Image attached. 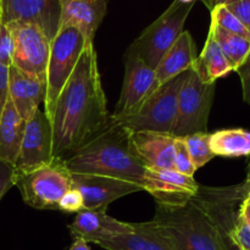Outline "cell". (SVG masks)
<instances>
[{
    "label": "cell",
    "instance_id": "obj_35",
    "mask_svg": "<svg viewBox=\"0 0 250 250\" xmlns=\"http://www.w3.org/2000/svg\"><path fill=\"white\" fill-rule=\"evenodd\" d=\"M205 1V5H207L208 7H209V10L211 11L214 7L219 6V5H227L229 2L233 1V0H204Z\"/></svg>",
    "mask_w": 250,
    "mask_h": 250
},
{
    "label": "cell",
    "instance_id": "obj_2",
    "mask_svg": "<svg viewBox=\"0 0 250 250\" xmlns=\"http://www.w3.org/2000/svg\"><path fill=\"white\" fill-rule=\"evenodd\" d=\"M242 199L239 185L199 187L183 204L156 202L155 216L148 224L175 250H229L226 222Z\"/></svg>",
    "mask_w": 250,
    "mask_h": 250
},
{
    "label": "cell",
    "instance_id": "obj_27",
    "mask_svg": "<svg viewBox=\"0 0 250 250\" xmlns=\"http://www.w3.org/2000/svg\"><path fill=\"white\" fill-rule=\"evenodd\" d=\"M12 53H14V39L10 27L0 22V65L11 67Z\"/></svg>",
    "mask_w": 250,
    "mask_h": 250
},
{
    "label": "cell",
    "instance_id": "obj_30",
    "mask_svg": "<svg viewBox=\"0 0 250 250\" xmlns=\"http://www.w3.org/2000/svg\"><path fill=\"white\" fill-rule=\"evenodd\" d=\"M15 186V166L0 160V200Z\"/></svg>",
    "mask_w": 250,
    "mask_h": 250
},
{
    "label": "cell",
    "instance_id": "obj_11",
    "mask_svg": "<svg viewBox=\"0 0 250 250\" xmlns=\"http://www.w3.org/2000/svg\"><path fill=\"white\" fill-rule=\"evenodd\" d=\"M53 158V126L45 112L38 109L26 121L15 170L17 172L32 171L50 163Z\"/></svg>",
    "mask_w": 250,
    "mask_h": 250
},
{
    "label": "cell",
    "instance_id": "obj_7",
    "mask_svg": "<svg viewBox=\"0 0 250 250\" xmlns=\"http://www.w3.org/2000/svg\"><path fill=\"white\" fill-rule=\"evenodd\" d=\"M193 6V1L173 0L164 14L142 32L127 51L136 54L149 67L155 70L163 56L183 33L186 20Z\"/></svg>",
    "mask_w": 250,
    "mask_h": 250
},
{
    "label": "cell",
    "instance_id": "obj_28",
    "mask_svg": "<svg viewBox=\"0 0 250 250\" xmlns=\"http://www.w3.org/2000/svg\"><path fill=\"white\" fill-rule=\"evenodd\" d=\"M59 210L66 212H80L83 210V198L75 188L68 190L59 203Z\"/></svg>",
    "mask_w": 250,
    "mask_h": 250
},
{
    "label": "cell",
    "instance_id": "obj_14",
    "mask_svg": "<svg viewBox=\"0 0 250 250\" xmlns=\"http://www.w3.org/2000/svg\"><path fill=\"white\" fill-rule=\"evenodd\" d=\"M68 229L73 239L81 238L87 243L97 244L112 236L129 233L133 231V226L109 216L106 209H93L81 210Z\"/></svg>",
    "mask_w": 250,
    "mask_h": 250
},
{
    "label": "cell",
    "instance_id": "obj_6",
    "mask_svg": "<svg viewBox=\"0 0 250 250\" xmlns=\"http://www.w3.org/2000/svg\"><path fill=\"white\" fill-rule=\"evenodd\" d=\"M89 44L82 32L73 26L60 27L50 42L48 66H46V94L44 99V112L53 119L56 100L68 78L75 71L81 54Z\"/></svg>",
    "mask_w": 250,
    "mask_h": 250
},
{
    "label": "cell",
    "instance_id": "obj_29",
    "mask_svg": "<svg viewBox=\"0 0 250 250\" xmlns=\"http://www.w3.org/2000/svg\"><path fill=\"white\" fill-rule=\"evenodd\" d=\"M226 7L242 22L250 33V0H233L229 2Z\"/></svg>",
    "mask_w": 250,
    "mask_h": 250
},
{
    "label": "cell",
    "instance_id": "obj_36",
    "mask_svg": "<svg viewBox=\"0 0 250 250\" xmlns=\"http://www.w3.org/2000/svg\"><path fill=\"white\" fill-rule=\"evenodd\" d=\"M242 188H243L244 195L250 193V180H246L243 183H242Z\"/></svg>",
    "mask_w": 250,
    "mask_h": 250
},
{
    "label": "cell",
    "instance_id": "obj_32",
    "mask_svg": "<svg viewBox=\"0 0 250 250\" xmlns=\"http://www.w3.org/2000/svg\"><path fill=\"white\" fill-rule=\"evenodd\" d=\"M9 99V67L0 65V117Z\"/></svg>",
    "mask_w": 250,
    "mask_h": 250
},
{
    "label": "cell",
    "instance_id": "obj_12",
    "mask_svg": "<svg viewBox=\"0 0 250 250\" xmlns=\"http://www.w3.org/2000/svg\"><path fill=\"white\" fill-rule=\"evenodd\" d=\"M72 173V188L83 198V210L106 209L119 198L142 190L126 181L92 173Z\"/></svg>",
    "mask_w": 250,
    "mask_h": 250
},
{
    "label": "cell",
    "instance_id": "obj_21",
    "mask_svg": "<svg viewBox=\"0 0 250 250\" xmlns=\"http://www.w3.org/2000/svg\"><path fill=\"white\" fill-rule=\"evenodd\" d=\"M192 68L204 83H215L233 71L211 32L208 34L202 54L195 59Z\"/></svg>",
    "mask_w": 250,
    "mask_h": 250
},
{
    "label": "cell",
    "instance_id": "obj_31",
    "mask_svg": "<svg viewBox=\"0 0 250 250\" xmlns=\"http://www.w3.org/2000/svg\"><path fill=\"white\" fill-rule=\"evenodd\" d=\"M236 72L241 77L244 102L250 104V53L246 58V60L241 63V66L237 68Z\"/></svg>",
    "mask_w": 250,
    "mask_h": 250
},
{
    "label": "cell",
    "instance_id": "obj_17",
    "mask_svg": "<svg viewBox=\"0 0 250 250\" xmlns=\"http://www.w3.org/2000/svg\"><path fill=\"white\" fill-rule=\"evenodd\" d=\"M60 27H77L88 43H93L95 32L106 14V0H60Z\"/></svg>",
    "mask_w": 250,
    "mask_h": 250
},
{
    "label": "cell",
    "instance_id": "obj_38",
    "mask_svg": "<svg viewBox=\"0 0 250 250\" xmlns=\"http://www.w3.org/2000/svg\"><path fill=\"white\" fill-rule=\"evenodd\" d=\"M182 1H188V2H189V1H193V2H194L195 0H182Z\"/></svg>",
    "mask_w": 250,
    "mask_h": 250
},
{
    "label": "cell",
    "instance_id": "obj_9",
    "mask_svg": "<svg viewBox=\"0 0 250 250\" xmlns=\"http://www.w3.org/2000/svg\"><path fill=\"white\" fill-rule=\"evenodd\" d=\"M14 39L12 66L17 70L46 80L50 41L39 27L28 23L7 24Z\"/></svg>",
    "mask_w": 250,
    "mask_h": 250
},
{
    "label": "cell",
    "instance_id": "obj_20",
    "mask_svg": "<svg viewBox=\"0 0 250 250\" xmlns=\"http://www.w3.org/2000/svg\"><path fill=\"white\" fill-rule=\"evenodd\" d=\"M26 120L22 119L7 99L0 117V160L15 165L23 139Z\"/></svg>",
    "mask_w": 250,
    "mask_h": 250
},
{
    "label": "cell",
    "instance_id": "obj_4",
    "mask_svg": "<svg viewBox=\"0 0 250 250\" xmlns=\"http://www.w3.org/2000/svg\"><path fill=\"white\" fill-rule=\"evenodd\" d=\"M190 70V68H189ZM189 70L176 76L156 88L131 114L112 117V121L131 132H158L172 134L177 115V100L181 87Z\"/></svg>",
    "mask_w": 250,
    "mask_h": 250
},
{
    "label": "cell",
    "instance_id": "obj_18",
    "mask_svg": "<svg viewBox=\"0 0 250 250\" xmlns=\"http://www.w3.org/2000/svg\"><path fill=\"white\" fill-rule=\"evenodd\" d=\"M195 59L197 56H195V44L193 37L188 31H183L180 38L171 46L170 50L163 56L160 62L154 70L155 71V81H154L150 94L156 88L165 84L176 76L192 68Z\"/></svg>",
    "mask_w": 250,
    "mask_h": 250
},
{
    "label": "cell",
    "instance_id": "obj_15",
    "mask_svg": "<svg viewBox=\"0 0 250 250\" xmlns=\"http://www.w3.org/2000/svg\"><path fill=\"white\" fill-rule=\"evenodd\" d=\"M139 159L149 170H175V141L170 133L131 132Z\"/></svg>",
    "mask_w": 250,
    "mask_h": 250
},
{
    "label": "cell",
    "instance_id": "obj_26",
    "mask_svg": "<svg viewBox=\"0 0 250 250\" xmlns=\"http://www.w3.org/2000/svg\"><path fill=\"white\" fill-rule=\"evenodd\" d=\"M175 170L189 177H194V173L197 171L193 165L183 138H176L175 141Z\"/></svg>",
    "mask_w": 250,
    "mask_h": 250
},
{
    "label": "cell",
    "instance_id": "obj_33",
    "mask_svg": "<svg viewBox=\"0 0 250 250\" xmlns=\"http://www.w3.org/2000/svg\"><path fill=\"white\" fill-rule=\"evenodd\" d=\"M237 221L250 224V193L244 195L239 203L237 210Z\"/></svg>",
    "mask_w": 250,
    "mask_h": 250
},
{
    "label": "cell",
    "instance_id": "obj_23",
    "mask_svg": "<svg viewBox=\"0 0 250 250\" xmlns=\"http://www.w3.org/2000/svg\"><path fill=\"white\" fill-rule=\"evenodd\" d=\"M209 32H211L214 38L219 43L232 70L236 71L250 53V41L237 34L224 31L215 23L210 24Z\"/></svg>",
    "mask_w": 250,
    "mask_h": 250
},
{
    "label": "cell",
    "instance_id": "obj_25",
    "mask_svg": "<svg viewBox=\"0 0 250 250\" xmlns=\"http://www.w3.org/2000/svg\"><path fill=\"white\" fill-rule=\"evenodd\" d=\"M211 23H215L224 31L237 34V36H241L250 41V33L248 29L227 9L226 5H219L211 10Z\"/></svg>",
    "mask_w": 250,
    "mask_h": 250
},
{
    "label": "cell",
    "instance_id": "obj_1",
    "mask_svg": "<svg viewBox=\"0 0 250 250\" xmlns=\"http://www.w3.org/2000/svg\"><path fill=\"white\" fill-rule=\"evenodd\" d=\"M111 124L97 51L94 44L89 43L56 100L51 119L53 156L66 159V155H72Z\"/></svg>",
    "mask_w": 250,
    "mask_h": 250
},
{
    "label": "cell",
    "instance_id": "obj_19",
    "mask_svg": "<svg viewBox=\"0 0 250 250\" xmlns=\"http://www.w3.org/2000/svg\"><path fill=\"white\" fill-rule=\"evenodd\" d=\"M132 226L133 231L129 233L112 236L97 244L107 250H175L148 222L132 224Z\"/></svg>",
    "mask_w": 250,
    "mask_h": 250
},
{
    "label": "cell",
    "instance_id": "obj_10",
    "mask_svg": "<svg viewBox=\"0 0 250 250\" xmlns=\"http://www.w3.org/2000/svg\"><path fill=\"white\" fill-rule=\"evenodd\" d=\"M60 0H0V22L39 27L53 41L60 27Z\"/></svg>",
    "mask_w": 250,
    "mask_h": 250
},
{
    "label": "cell",
    "instance_id": "obj_34",
    "mask_svg": "<svg viewBox=\"0 0 250 250\" xmlns=\"http://www.w3.org/2000/svg\"><path fill=\"white\" fill-rule=\"evenodd\" d=\"M68 250H90V248L87 242L81 238H76L73 239L72 246H71V248Z\"/></svg>",
    "mask_w": 250,
    "mask_h": 250
},
{
    "label": "cell",
    "instance_id": "obj_13",
    "mask_svg": "<svg viewBox=\"0 0 250 250\" xmlns=\"http://www.w3.org/2000/svg\"><path fill=\"white\" fill-rule=\"evenodd\" d=\"M155 81V71L136 54L126 53V71L119 103L112 117L128 115L148 97Z\"/></svg>",
    "mask_w": 250,
    "mask_h": 250
},
{
    "label": "cell",
    "instance_id": "obj_16",
    "mask_svg": "<svg viewBox=\"0 0 250 250\" xmlns=\"http://www.w3.org/2000/svg\"><path fill=\"white\" fill-rule=\"evenodd\" d=\"M45 94L46 80L9 67V99L22 119L27 121L39 109Z\"/></svg>",
    "mask_w": 250,
    "mask_h": 250
},
{
    "label": "cell",
    "instance_id": "obj_5",
    "mask_svg": "<svg viewBox=\"0 0 250 250\" xmlns=\"http://www.w3.org/2000/svg\"><path fill=\"white\" fill-rule=\"evenodd\" d=\"M15 186L22 199L38 210H59L61 198L72 189V173L65 159L54 156L50 163L27 172L15 170Z\"/></svg>",
    "mask_w": 250,
    "mask_h": 250
},
{
    "label": "cell",
    "instance_id": "obj_37",
    "mask_svg": "<svg viewBox=\"0 0 250 250\" xmlns=\"http://www.w3.org/2000/svg\"><path fill=\"white\" fill-rule=\"evenodd\" d=\"M246 180H250V163L248 165V170H247V178Z\"/></svg>",
    "mask_w": 250,
    "mask_h": 250
},
{
    "label": "cell",
    "instance_id": "obj_22",
    "mask_svg": "<svg viewBox=\"0 0 250 250\" xmlns=\"http://www.w3.org/2000/svg\"><path fill=\"white\" fill-rule=\"evenodd\" d=\"M210 149L215 156L239 158L250 155V132L242 128L221 129L210 133Z\"/></svg>",
    "mask_w": 250,
    "mask_h": 250
},
{
    "label": "cell",
    "instance_id": "obj_8",
    "mask_svg": "<svg viewBox=\"0 0 250 250\" xmlns=\"http://www.w3.org/2000/svg\"><path fill=\"white\" fill-rule=\"evenodd\" d=\"M215 94V83H204L190 68L181 87L172 136L176 138L207 132Z\"/></svg>",
    "mask_w": 250,
    "mask_h": 250
},
{
    "label": "cell",
    "instance_id": "obj_24",
    "mask_svg": "<svg viewBox=\"0 0 250 250\" xmlns=\"http://www.w3.org/2000/svg\"><path fill=\"white\" fill-rule=\"evenodd\" d=\"M182 138L185 139L188 153H189L195 170L203 167L211 159L215 158L214 153L210 149V133H208V132L190 134V136L182 137Z\"/></svg>",
    "mask_w": 250,
    "mask_h": 250
},
{
    "label": "cell",
    "instance_id": "obj_3",
    "mask_svg": "<svg viewBox=\"0 0 250 250\" xmlns=\"http://www.w3.org/2000/svg\"><path fill=\"white\" fill-rule=\"evenodd\" d=\"M65 163L71 172L107 176L138 186L163 204H183L189 199L177 194L144 165L132 143L131 131L114 121L100 136L66 158Z\"/></svg>",
    "mask_w": 250,
    "mask_h": 250
}]
</instances>
